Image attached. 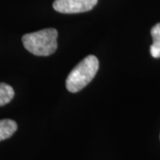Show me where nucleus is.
<instances>
[{
    "label": "nucleus",
    "mask_w": 160,
    "mask_h": 160,
    "mask_svg": "<svg viewBox=\"0 0 160 160\" xmlns=\"http://www.w3.org/2000/svg\"><path fill=\"white\" fill-rule=\"evenodd\" d=\"M97 2L98 0H55L52 6L61 13H78L92 10Z\"/></svg>",
    "instance_id": "3"
},
{
    "label": "nucleus",
    "mask_w": 160,
    "mask_h": 160,
    "mask_svg": "<svg viewBox=\"0 0 160 160\" xmlns=\"http://www.w3.org/2000/svg\"><path fill=\"white\" fill-rule=\"evenodd\" d=\"M14 97L12 87L6 83H0V106L9 103Z\"/></svg>",
    "instance_id": "6"
},
{
    "label": "nucleus",
    "mask_w": 160,
    "mask_h": 160,
    "mask_svg": "<svg viewBox=\"0 0 160 160\" xmlns=\"http://www.w3.org/2000/svg\"><path fill=\"white\" fill-rule=\"evenodd\" d=\"M153 44L150 46V54L153 58H160V23L156 24L151 29Z\"/></svg>",
    "instance_id": "5"
},
{
    "label": "nucleus",
    "mask_w": 160,
    "mask_h": 160,
    "mask_svg": "<svg viewBox=\"0 0 160 160\" xmlns=\"http://www.w3.org/2000/svg\"><path fill=\"white\" fill-rule=\"evenodd\" d=\"M17 124L11 119L0 120V142L10 138L17 130Z\"/></svg>",
    "instance_id": "4"
},
{
    "label": "nucleus",
    "mask_w": 160,
    "mask_h": 160,
    "mask_svg": "<svg viewBox=\"0 0 160 160\" xmlns=\"http://www.w3.org/2000/svg\"><path fill=\"white\" fill-rule=\"evenodd\" d=\"M99 61L94 55L83 59L71 71L66 80V87L70 92H78L86 87L97 73Z\"/></svg>",
    "instance_id": "2"
},
{
    "label": "nucleus",
    "mask_w": 160,
    "mask_h": 160,
    "mask_svg": "<svg viewBox=\"0 0 160 160\" xmlns=\"http://www.w3.org/2000/svg\"><path fill=\"white\" fill-rule=\"evenodd\" d=\"M58 32L55 29H45L24 35V47L37 56H48L57 49Z\"/></svg>",
    "instance_id": "1"
}]
</instances>
